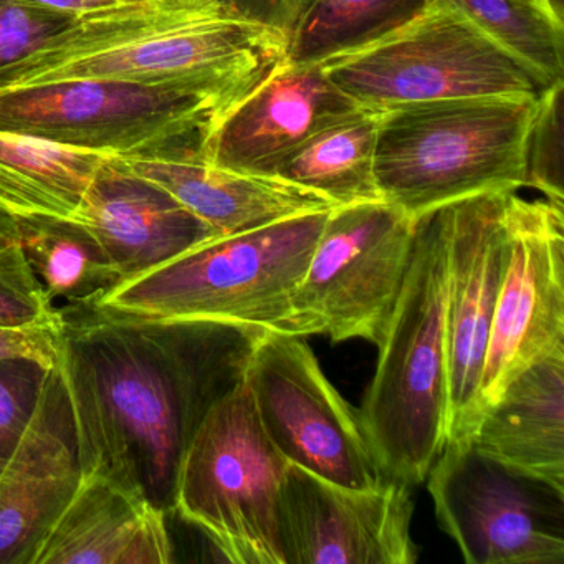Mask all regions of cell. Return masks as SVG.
Masks as SVG:
<instances>
[{
  "mask_svg": "<svg viewBox=\"0 0 564 564\" xmlns=\"http://www.w3.org/2000/svg\"><path fill=\"white\" fill-rule=\"evenodd\" d=\"M470 437L485 454L564 487V345L514 376Z\"/></svg>",
  "mask_w": 564,
  "mask_h": 564,
  "instance_id": "obj_20",
  "label": "cell"
},
{
  "mask_svg": "<svg viewBox=\"0 0 564 564\" xmlns=\"http://www.w3.org/2000/svg\"><path fill=\"white\" fill-rule=\"evenodd\" d=\"M550 84L564 80V22L546 0H445Z\"/></svg>",
  "mask_w": 564,
  "mask_h": 564,
  "instance_id": "obj_25",
  "label": "cell"
},
{
  "mask_svg": "<svg viewBox=\"0 0 564 564\" xmlns=\"http://www.w3.org/2000/svg\"><path fill=\"white\" fill-rule=\"evenodd\" d=\"M62 312V310H61ZM64 318L37 323L24 328L0 329V359L25 358L41 362L48 369L61 361Z\"/></svg>",
  "mask_w": 564,
  "mask_h": 564,
  "instance_id": "obj_29",
  "label": "cell"
},
{
  "mask_svg": "<svg viewBox=\"0 0 564 564\" xmlns=\"http://www.w3.org/2000/svg\"><path fill=\"white\" fill-rule=\"evenodd\" d=\"M286 57L282 32L216 0H138L78 19L44 51L0 72V90L44 82H262Z\"/></svg>",
  "mask_w": 564,
  "mask_h": 564,
  "instance_id": "obj_2",
  "label": "cell"
},
{
  "mask_svg": "<svg viewBox=\"0 0 564 564\" xmlns=\"http://www.w3.org/2000/svg\"><path fill=\"white\" fill-rule=\"evenodd\" d=\"M82 480L70 405L54 368L24 435L0 471V564H34Z\"/></svg>",
  "mask_w": 564,
  "mask_h": 564,
  "instance_id": "obj_16",
  "label": "cell"
},
{
  "mask_svg": "<svg viewBox=\"0 0 564 564\" xmlns=\"http://www.w3.org/2000/svg\"><path fill=\"white\" fill-rule=\"evenodd\" d=\"M124 163L134 173L164 187L217 237L333 209L318 194L282 177L239 173L207 161L124 160Z\"/></svg>",
  "mask_w": 564,
  "mask_h": 564,
  "instance_id": "obj_19",
  "label": "cell"
},
{
  "mask_svg": "<svg viewBox=\"0 0 564 564\" xmlns=\"http://www.w3.org/2000/svg\"><path fill=\"white\" fill-rule=\"evenodd\" d=\"M511 191L444 206L447 216L448 438L468 437L481 414L480 389L507 256Z\"/></svg>",
  "mask_w": 564,
  "mask_h": 564,
  "instance_id": "obj_13",
  "label": "cell"
},
{
  "mask_svg": "<svg viewBox=\"0 0 564 564\" xmlns=\"http://www.w3.org/2000/svg\"><path fill=\"white\" fill-rule=\"evenodd\" d=\"M358 411L376 464L414 488L447 442V216L417 217L414 250Z\"/></svg>",
  "mask_w": 564,
  "mask_h": 564,
  "instance_id": "obj_3",
  "label": "cell"
},
{
  "mask_svg": "<svg viewBox=\"0 0 564 564\" xmlns=\"http://www.w3.org/2000/svg\"><path fill=\"white\" fill-rule=\"evenodd\" d=\"M411 488H351L289 464L280 498L285 564H414Z\"/></svg>",
  "mask_w": 564,
  "mask_h": 564,
  "instance_id": "obj_14",
  "label": "cell"
},
{
  "mask_svg": "<svg viewBox=\"0 0 564 564\" xmlns=\"http://www.w3.org/2000/svg\"><path fill=\"white\" fill-rule=\"evenodd\" d=\"M72 220L94 237L117 285L217 237L164 187L113 156L98 167Z\"/></svg>",
  "mask_w": 564,
  "mask_h": 564,
  "instance_id": "obj_17",
  "label": "cell"
},
{
  "mask_svg": "<svg viewBox=\"0 0 564 564\" xmlns=\"http://www.w3.org/2000/svg\"><path fill=\"white\" fill-rule=\"evenodd\" d=\"M108 158L0 131V210L15 220H72Z\"/></svg>",
  "mask_w": 564,
  "mask_h": 564,
  "instance_id": "obj_21",
  "label": "cell"
},
{
  "mask_svg": "<svg viewBox=\"0 0 564 564\" xmlns=\"http://www.w3.org/2000/svg\"><path fill=\"white\" fill-rule=\"evenodd\" d=\"M22 250L52 302L91 303L117 285L100 247L77 220L18 219Z\"/></svg>",
  "mask_w": 564,
  "mask_h": 564,
  "instance_id": "obj_24",
  "label": "cell"
},
{
  "mask_svg": "<svg viewBox=\"0 0 564 564\" xmlns=\"http://www.w3.org/2000/svg\"><path fill=\"white\" fill-rule=\"evenodd\" d=\"M560 345H564V204L543 196L524 199L511 191L503 276L481 375V412L514 376Z\"/></svg>",
  "mask_w": 564,
  "mask_h": 564,
  "instance_id": "obj_12",
  "label": "cell"
},
{
  "mask_svg": "<svg viewBox=\"0 0 564 564\" xmlns=\"http://www.w3.org/2000/svg\"><path fill=\"white\" fill-rule=\"evenodd\" d=\"M564 80L541 91L527 150V187L564 204Z\"/></svg>",
  "mask_w": 564,
  "mask_h": 564,
  "instance_id": "obj_26",
  "label": "cell"
},
{
  "mask_svg": "<svg viewBox=\"0 0 564 564\" xmlns=\"http://www.w3.org/2000/svg\"><path fill=\"white\" fill-rule=\"evenodd\" d=\"M24 2L80 19L97 12L110 11L120 6L133 4L138 0H24Z\"/></svg>",
  "mask_w": 564,
  "mask_h": 564,
  "instance_id": "obj_33",
  "label": "cell"
},
{
  "mask_svg": "<svg viewBox=\"0 0 564 564\" xmlns=\"http://www.w3.org/2000/svg\"><path fill=\"white\" fill-rule=\"evenodd\" d=\"M538 97L447 98L378 111L375 174L382 200L417 219L465 197L527 187Z\"/></svg>",
  "mask_w": 564,
  "mask_h": 564,
  "instance_id": "obj_6",
  "label": "cell"
},
{
  "mask_svg": "<svg viewBox=\"0 0 564 564\" xmlns=\"http://www.w3.org/2000/svg\"><path fill=\"white\" fill-rule=\"evenodd\" d=\"M240 18L269 25L289 39L310 0H216Z\"/></svg>",
  "mask_w": 564,
  "mask_h": 564,
  "instance_id": "obj_31",
  "label": "cell"
},
{
  "mask_svg": "<svg viewBox=\"0 0 564 564\" xmlns=\"http://www.w3.org/2000/svg\"><path fill=\"white\" fill-rule=\"evenodd\" d=\"M553 14L564 22V0H546Z\"/></svg>",
  "mask_w": 564,
  "mask_h": 564,
  "instance_id": "obj_34",
  "label": "cell"
},
{
  "mask_svg": "<svg viewBox=\"0 0 564 564\" xmlns=\"http://www.w3.org/2000/svg\"><path fill=\"white\" fill-rule=\"evenodd\" d=\"M434 0H310L286 39V61L323 65L414 21Z\"/></svg>",
  "mask_w": 564,
  "mask_h": 564,
  "instance_id": "obj_23",
  "label": "cell"
},
{
  "mask_svg": "<svg viewBox=\"0 0 564 564\" xmlns=\"http://www.w3.org/2000/svg\"><path fill=\"white\" fill-rule=\"evenodd\" d=\"M259 84L25 85L0 90V131L120 160L207 161L220 121Z\"/></svg>",
  "mask_w": 564,
  "mask_h": 564,
  "instance_id": "obj_5",
  "label": "cell"
},
{
  "mask_svg": "<svg viewBox=\"0 0 564 564\" xmlns=\"http://www.w3.org/2000/svg\"><path fill=\"white\" fill-rule=\"evenodd\" d=\"M378 115L361 111L319 131L276 171L333 207L382 200L375 174Z\"/></svg>",
  "mask_w": 564,
  "mask_h": 564,
  "instance_id": "obj_22",
  "label": "cell"
},
{
  "mask_svg": "<svg viewBox=\"0 0 564 564\" xmlns=\"http://www.w3.org/2000/svg\"><path fill=\"white\" fill-rule=\"evenodd\" d=\"M329 210L207 240L84 305L118 318L209 319L312 335L295 293Z\"/></svg>",
  "mask_w": 564,
  "mask_h": 564,
  "instance_id": "obj_4",
  "label": "cell"
},
{
  "mask_svg": "<svg viewBox=\"0 0 564 564\" xmlns=\"http://www.w3.org/2000/svg\"><path fill=\"white\" fill-rule=\"evenodd\" d=\"M286 468L243 381L210 409L187 447L174 514L229 563L285 564L280 498Z\"/></svg>",
  "mask_w": 564,
  "mask_h": 564,
  "instance_id": "obj_7",
  "label": "cell"
},
{
  "mask_svg": "<svg viewBox=\"0 0 564 564\" xmlns=\"http://www.w3.org/2000/svg\"><path fill=\"white\" fill-rule=\"evenodd\" d=\"M425 480L468 564L564 563L563 485L485 454L470 435L448 438Z\"/></svg>",
  "mask_w": 564,
  "mask_h": 564,
  "instance_id": "obj_9",
  "label": "cell"
},
{
  "mask_svg": "<svg viewBox=\"0 0 564 564\" xmlns=\"http://www.w3.org/2000/svg\"><path fill=\"white\" fill-rule=\"evenodd\" d=\"M77 22V18L24 0H0V72L44 51L52 39Z\"/></svg>",
  "mask_w": 564,
  "mask_h": 564,
  "instance_id": "obj_28",
  "label": "cell"
},
{
  "mask_svg": "<svg viewBox=\"0 0 564 564\" xmlns=\"http://www.w3.org/2000/svg\"><path fill=\"white\" fill-rule=\"evenodd\" d=\"M246 384L263 431L289 464L333 484H384L358 411L333 388L305 336L265 332L253 349Z\"/></svg>",
  "mask_w": 564,
  "mask_h": 564,
  "instance_id": "obj_11",
  "label": "cell"
},
{
  "mask_svg": "<svg viewBox=\"0 0 564 564\" xmlns=\"http://www.w3.org/2000/svg\"><path fill=\"white\" fill-rule=\"evenodd\" d=\"M361 111L323 65L293 64L285 57L220 121L207 147V163L275 176L319 131Z\"/></svg>",
  "mask_w": 564,
  "mask_h": 564,
  "instance_id": "obj_15",
  "label": "cell"
},
{
  "mask_svg": "<svg viewBox=\"0 0 564 564\" xmlns=\"http://www.w3.org/2000/svg\"><path fill=\"white\" fill-rule=\"evenodd\" d=\"M58 372L84 475L143 495L170 517L184 454L210 409L246 381L269 329L209 319H130L62 310Z\"/></svg>",
  "mask_w": 564,
  "mask_h": 564,
  "instance_id": "obj_1",
  "label": "cell"
},
{
  "mask_svg": "<svg viewBox=\"0 0 564 564\" xmlns=\"http://www.w3.org/2000/svg\"><path fill=\"white\" fill-rule=\"evenodd\" d=\"M417 219L386 200L333 207L295 308L312 335L378 345L414 250Z\"/></svg>",
  "mask_w": 564,
  "mask_h": 564,
  "instance_id": "obj_10",
  "label": "cell"
},
{
  "mask_svg": "<svg viewBox=\"0 0 564 564\" xmlns=\"http://www.w3.org/2000/svg\"><path fill=\"white\" fill-rule=\"evenodd\" d=\"M166 520L143 495L100 475H84L34 564H171Z\"/></svg>",
  "mask_w": 564,
  "mask_h": 564,
  "instance_id": "obj_18",
  "label": "cell"
},
{
  "mask_svg": "<svg viewBox=\"0 0 564 564\" xmlns=\"http://www.w3.org/2000/svg\"><path fill=\"white\" fill-rule=\"evenodd\" d=\"M51 371L32 359H0V471L24 435Z\"/></svg>",
  "mask_w": 564,
  "mask_h": 564,
  "instance_id": "obj_27",
  "label": "cell"
},
{
  "mask_svg": "<svg viewBox=\"0 0 564 564\" xmlns=\"http://www.w3.org/2000/svg\"><path fill=\"white\" fill-rule=\"evenodd\" d=\"M323 68L372 113L447 98L538 97L553 85L445 0H434L394 34Z\"/></svg>",
  "mask_w": 564,
  "mask_h": 564,
  "instance_id": "obj_8",
  "label": "cell"
},
{
  "mask_svg": "<svg viewBox=\"0 0 564 564\" xmlns=\"http://www.w3.org/2000/svg\"><path fill=\"white\" fill-rule=\"evenodd\" d=\"M0 279L25 285H42L25 259L18 220L0 210Z\"/></svg>",
  "mask_w": 564,
  "mask_h": 564,
  "instance_id": "obj_32",
  "label": "cell"
},
{
  "mask_svg": "<svg viewBox=\"0 0 564 564\" xmlns=\"http://www.w3.org/2000/svg\"><path fill=\"white\" fill-rule=\"evenodd\" d=\"M61 316L44 286L0 279V329L55 322Z\"/></svg>",
  "mask_w": 564,
  "mask_h": 564,
  "instance_id": "obj_30",
  "label": "cell"
}]
</instances>
